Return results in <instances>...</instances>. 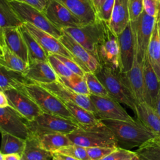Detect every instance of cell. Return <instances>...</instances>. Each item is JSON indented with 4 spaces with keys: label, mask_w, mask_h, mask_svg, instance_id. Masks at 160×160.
<instances>
[{
    "label": "cell",
    "mask_w": 160,
    "mask_h": 160,
    "mask_svg": "<svg viewBox=\"0 0 160 160\" xmlns=\"http://www.w3.org/2000/svg\"><path fill=\"white\" fill-rule=\"evenodd\" d=\"M0 160H21V156L18 154H4L0 152Z\"/></svg>",
    "instance_id": "obj_47"
},
{
    "label": "cell",
    "mask_w": 160,
    "mask_h": 160,
    "mask_svg": "<svg viewBox=\"0 0 160 160\" xmlns=\"http://www.w3.org/2000/svg\"><path fill=\"white\" fill-rule=\"evenodd\" d=\"M32 83L23 72L8 69L0 66V91L15 89L22 90L26 84Z\"/></svg>",
    "instance_id": "obj_25"
},
{
    "label": "cell",
    "mask_w": 160,
    "mask_h": 160,
    "mask_svg": "<svg viewBox=\"0 0 160 160\" xmlns=\"http://www.w3.org/2000/svg\"><path fill=\"white\" fill-rule=\"evenodd\" d=\"M155 19L154 17L148 15L144 11L137 20L130 21L136 42L137 58L140 62H144L147 54Z\"/></svg>",
    "instance_id": "obj_8"
},
{
    "label": "cell",
    "mask_w": 160,
    "mask_h": 160,
    "mask_svg": "<svg viewBox=\"0 0 160 160\" xmlns=\"http://www.w3.org/2000/svg\"><path fill=\"white\" fill-rule=\"evenodd\" d=\"M84 78L86 79L88 88L90 94L99 96H109L108 91L94 72L91 71L86 72H85Z\"/></svg>",
    "instance_id": "obj_36"
},
{
    "label": "cell",
    "mask_w": 160,
    "mask_h": 160,
    "mask_svg": "<svg viewBox=\"0 0 160 160\" xmlns=\"http://www.w3.org/2000/svg\"><path fill=\"white\" fill-rule=\"evenodd\" d=\"M102 21L103 31L96 46V59L100 65L120 70L118 35L112 31L109 23Z\"/></svg>",
    "instance_id": "obj_6"
},
{
    "label": "cell",
    "mask_w": 160,
    "mask_h": 160,
    "mask_svg": "<svg viewBox=\"0 0 160 160\" xmlns=\"http://www.w3.org/2000/svg\"><path fill=\"white\" fill-rule=\"evenodd\" d=\"M0 66L8 69L23 72L28 63L11 51L2 39H0Z\"/></svg>",
    "instance_id": "obj_26"
},
{
    "label": "cell",
    "mask_w": 160,
    "mask_h": 160,
    "mask_svg": "<svg viewBox=\"0 0 160 160\" xmlns=\"http://www.w3.org/2000/svg\"><path fill=\"white\" fill-rule=\"evenodd\" d=\"M147 56L149 61L160 81V41L156 22L148 48Z\"/></svg>",
    "instance_id": "obj_31"
},
{
    "label": "cell",
    "mask_w": 160,
    "mask_h": 160,
    "mask_svg": "<svg viewBox=\"0 0 160 160\" xmlns=\"http://www.w3.org/2000/svg\"><path fill=\"white\" fill-rule=\"evenodd\" d=\"M132 158H126V159H123V160H130Z\"/></svg>",
    "instance_id": "obj_53"
},
{
    "label": "cell",
    "mask_w": 160,
    "mask_h": 160,
    "mask_svg": "<svg viewBox=\"0 0 160 160\" xmlns=\"http://www.w3.org/2000/svg\"><path fill=\"white\" fill-rule=\"evenodd\" d=\"M1 132H7L26 140L31 135L27 121L10 106L0 108Z\"/></svg>",
    "instance_id": "obj_12"
},
{
    "label": "cell",
    "mask_w": 160,
    "mask_h": 160,
    "mask_svg": "<svg viewBox=\"0 0 160 160\" xmlns=\"http://www.w3.org/2000/svg\"><path fill=\"white\" fill-rule=\"evenodd\" d=\"M23 24L9 1L8 0H0V29L20 27Z\"/></svg>",
    "instance_id": "obj_33"
},
{
    "label": "cell",
    "mask_w": 160,
    "mask_h": 160,
    "mask_svg": "<svg viewBox=\"0 0 160 160\" xmlns=\"http://www.w3.org/2000/svg\"><path fill=\"white\" fill-rule=\"evenodd\" d=\"M20 29L28 47L29 62L34 61H48V56L46 52L38 41L28 31L24 24L20 26Z\"/></svg>",
    "instance_id": "obj_29"
},
{
    "label": "cell",
    "mask_w": 160,
    "mask_h": 160,
    "mask_svg": "<svg viewBox=\"0 0 160 160\" xmlns=\"http://www.w3.org/2000/svg\"><path fill=\"white\" fill-rule=\"evenodd\" d=\"M27 124L31 134L34 136L53 133L68 134L78 127V124L71 119L46 112L27 121Z\"/></svg>",
    "instance_id": "obj_5"
},
{
    "label": "cell",
    "mask_w": 160,
    "mask_h": 160,
    "mask_svg": "<svg viewBox=\"0 0 160 160\" xmlns=\"http://www.w3.org/2000/svg\"><path fill=\"white\" fill-rule=\"evenodd\" d=\"M23 73L31 82L38 84H49L58 81V76L48 61H30Z\"/></svg>",
    "instance_id": "obj_18"
},
{
    "label": "cell",
    "mask_w": 160,
    "mask_h": 160,
    "mask_svg": "<svg viewBox=\"0 0 160 160\" xmlns=\"http://www.w3.org/2000/svg\"><path fill=\"white\" fill-rule=\"evenodd\" d=\"M48 62L52 66L56 74L59 77L68 78L75 74L53 54H50L48 56Z\"/></svg>",
    "instance_id": "obj_38"
},
{
    "label": "cell",
    "mask_w": 160,
    "mask_h": 160,
    "mask_svg": "<svg viewBox=\"0 0 160 160\" xmlns=\"http://www.w3.org/2000/svg\"><path fill=\"white\" fill-rule=\"evenodd\" d=\"M155 109L160 116V90L159 92V94L157 96V99H156V106H155Z\"/></svg>",
    "instance_id": "obj_51"
},
{
    "label": "cell",
    "mask_w": 160,
    "mask_h": 160,
    "mask_svg": "<svg viewBox=\"0 0 160 160\" xmlns=\"http://www.w3.org/2000/svg\"><path fill=\"white\" fill-rule=\"evenodd\" d=\"M8 1H16L18 2H21L28 4L37 8L41 12H44V11L49 2V0H8Z\"/></svg>",
    "instance_id": "obj_45"
},
{
    "label": "cell",
    "mask_w": 160,
    "mask_h": 160,
    "mask_svg": "<svg viewBox=\"0 0 160 160\" xmlns=\"http://www.w3.org/2000/svg\"><path fill=\"white\" fill-rule=\"evenodd\" d=\"M86 148L90 160H102L104 158L114 151L117 148L100 146Z\"/></svg>",
    "instance_id": "obj_39"
},
{
    "label": "cell",
    "mask_w": 160,
    "mask_h": 160,
    "mask_svg": "<svg viewBox=\"0 0 160 160\" xmlns=\"http://www.w3.org/2000/svg\"><path fill=\"white\" fill-rule=\"evenodd\" d=\"M144 11L149 16L156 18L160 6V0H143Z\"/></svg>",
    "instance_id": "obj_44"
},
{
    "label": "cell",
    "mask_w": 160,
    "mask_h": 160,
    "mask_svg": "<svg viewBox=\"0 0 160 160\" xmlns=\"http://www.w3.org/2000/svg\"><path fill=\"white\" fill-rule=\"evenodd\" d=\"M135 152L141 160H160V136L148 141Z\"/></svg>",
    "instance_id": "obj_34"
},
{
    "label": "cell",
    "mask_w": 160,
    "mask_h": 160,
    "mask_svg": "<svg viewBox=\"0 0 160 160\" xmlns=\"http://www.w3.org/2000/svg\"><path fill=\"white\" fill-rule=\"evenodd\" d=\"M26 146V140L7 132H1V146L0 152L18 154L22 156Z\"/></svg>",
    "instance_id": "obj_32"
},
{
    "label": "cell",
    "mask_w": 160,
    "mask_h": 160,
    "mask_svg": "<svg viewBox=\"0 0 160 160\" xmlns=\"http://www.w3.org/2000/svg\"><path fill=\"white\" fill-rule=\"evenodd\" d=\"M75 144L84 147H118V142L111 131L101 120L96 124L82 125L67 134Z\"/></svg>",
    "instance_id": "obj_3"
},
{
    "label": "cell",
    "mask_w": 160,
    "mask_h": 160,
    "mask_svg": "<svg viewBox=\"0 0 160 160\" xmlns=\"http://www.w3.org/2000/svg\"><path fill=\"white\" fill-rule=\"evenodd\" d=\"M69 112L71 114L74 121L79 124L91 125L100 121L96 116L85 108L68 101H62Z\"/></svg>",
    "instance_id": "obj_30"
},
{
    "label": "cell",
    "mask_w": 160,
    "mask_h": 160,
    "mask_svg": "<svg viewBox=\"0 0 160 160\" xmlns=\"http://www.w3.org/2000/svg\"><path fill=\"white\" fill-rule=\"evenodd\" d=\"M9 106L27 121L35 119L43 112L38 104L22 91L12 89L4 91Z\"/></svg>",
    "instance_id": "obj_11"
},
{
    "label": "cell",
    "mask_w": 160,
    "mask_h": 160,
    "mask_svg": "<svg viewBox=\"0 0 160 160\" xmlns=\"http://www.w3.org/2000/svg\"><path fill=\"white\" fill-rule=\"evenodd\" d=\"M155 19H156V22L157 24V27H158V34H159V41H160V6H159L158 12Z\"/></svg>",
    "instance_id": "obj_50"
},
{
    "label": "cell",
    "mask_w": 160,
    "mask_h": 160,
    "mask_svg": "<svg viewBox=\"0 0 160 160\" xmlns=\"http://www.w3.org/2000/svg\"><path fill=\"white\" fill-rule=\"evenodd\" d=\"M52 159L55 160H79L72 156L56 152L52 153Z\"/></svg>",
    "instance_id": "obj_46"
},
{
    "label": "cell",
    "mask_w": 160,
    "mask_h": 160,
    "mask_svg": "<svg viewBox=\"0 0 160 160\" xmlns=\"http://www.w3.org/2000/svg\"><path fill=\"white\" fill-rule=\"evenodd\" d=\"M59 40L73 55L76 62L86 72H94L98 69L100 64L95 57L68 34L63 31Z\"/></svg>",
    "instance_id": "obj_14"
},
{
    "label": "cell",
    "mask_w": 160,
    "mask_h": 160,
    "mask_svg": "<svg viewBox=\"0 0 160 160\" xmlns=\"http://www.w3.org/2000/svg\"><path fill=\"white\" fill-rule=\"evenodd\" d=\"M9 106V103L7 96L2 91H0V108H4Z\"/></svg>",
    "instance_id": "obj_48"
},
{
    "label": "cell",
    "mask_w": 160,
    "mask_h": 160,
    "mask_svg": "<svg viewBox=\"0 0 160 160\" xmlns=\"http://www.w3.org/2000/svg\"><path fill=\"white\" fill-rule=\"evenodd\" d=\"M128 9L129 21L137 20L144 11L143 0H128Z\"/></svg>",
    "instance_id": "obj_40"
},
{
    "label": "cell",
    "mask_w": 160,
    "mask_h": 160,
    "mask_svg": "<svg viewBox=\"0 0 160 160\" xmlns=\"http://www.w3.org/2000/svg\"><path fill=\"white\" fill-rule=\"evenodd\" d=\"M96 109V116L100 120L115 119L132 121L134 119L120 105V102L111 96L89 95Z\"/></svg>",
    "instance_id": "obj_10"
},
{
    "label": "cell",
    "mask_w": 160,
    "mask_h": 160,
    "mask_svg": "<svg viewBox=\"0 0 160 160\" xmlns=\"http://www.w3.org/2000/svg\"><path fill=\"white\" fill-rule=\"evenodd\" d=\"M43 13L52 24L61 30L65 28L84 26L77 17L56 0H49Z\"/></svg>",
    "instance_id": "obj_13"
},
{
    "label": "cell",
    "mask_w": 160,
    "mask_h": 160,
    "mask_svg": "<svg viewBox=\"0 0 160 160\" xmlns=\"http://www.w3.org/2000/svg\"><path fill=\"white\" fill-rule=\"evenodd\" d=\"M0 39L14 54L29 63L28 49L20 27H9L0 29Z\"/></svg>",
    "instance_id": "obj_19"
},
{
    "label": "cell",
    "mask_w": 160,
    "mask_h": 160,
    "mask_svg": "<svg viewBox=\"0 0 160 160\" xmlns=\"http://www.w3.org/2000/svg\"><path fill=\"white\" fill-rule=\"evenodd\" d=\"M54 56L58 58L60 61H61L74 73L81 76H84L86 72L85 71L76 61L63 56L58 54H55Z\"/></svg>",
    "instance_id": "obj_43"
},
{
    "label": "cell",
    "mask_w": 160,
    "mask_h": 160,
    "mask_svg": "<svg viewBox=\"0 0 160 160\" xmlns=\"http://www.w3.org/2000/svg\"><path fill=\"white\" fill-rule=\"evenodd\" d=\"M56 152L69 155L79 160H90L86 148L75 144L63 147L56 151Z\"/></svg>",
    "instance_id": "obj_37"
},
{
    "label": "cell",
    "mask_w": 160,
    "mask_h": 160,
    "mask_svg": "<svg viewBox=\"0 0 160 160\" xmlns=\"http://www.w3.org/2000/svg\"><path fill=\"white\" fill-rule=\"evenodd\" d=\"M86 1H89L90 2V0H86Z\"/></svg>",
    "instance_id": "obj_54"
},
{
    "label": "cell",
    "mask_w": 160,
    "mask_h": 160,
    "mask_svg": "<svg viewBox=\"0 0 160 160\" xmlns=\"http://www.w3.org/2000/svg\"><path fill=\"white\" fill-rule=\"evenodd\" d=\"M94 73L111 97L119 102L126 105L136 114L138 103L124 73L120 70L102 65L99 66Z\"/></svg>",
    "instance_id": "obj_2"
},
{
    "label": "cell",
    "mask_w": 160,
    "mask_h": 160,
    "mask_svg": "<svg viewBox=\"0 0 160 160\" xmlns=\"http://www.w3.org/2000/svg\"><path fill=\"white\" fill-rule=\"evenodd\" d=\"M139 120L147 128L160 136V116L156 110L145 102L138 104L135 114Z\"/></svg>",
    "instance_id": "obj_24"
},
{
    "label": "cell",
    "mask_w": 160,
    "mask_h": 160,
    "mask_svg": "<svg viewBox=\"0 0 160 160\" xmlns=\"http://www.w3.org/2000/svg\"><path fill=\"white\" fill-rule=\"evenodd\" d=\"M118 38L120 71L127 73L132 68L136 53V42L130 22L124 31L118 35Z\"/></svg>",
    "instance_id": "obj_15"
},
{
    "label": "cell",
    "mask_w": 160,
    "mask_h": 160,
    "mask_svg": "<svg viewBox=\"0 0 160 160\" xmlns=\"http://www.w3.org/2000/svg\"><path fill=\"white\" fill-rule=\"evenodd\" d=\"M129 22L128 0H115L109 23L111 29L116 34L119 35Z\"/></svg>",
    "instance_id": "obj_23"
},
{
    "label": "cell",
    "mask_w": 160,
    "mask_h": 160,
    "mask_svg": "<svg viewBox=\"0 0 160 160\" xmlns=\"http://www.w3.org/2000/svg\"><path fill=\"white\" fill-rule=\"evenodd\" d=\"M65 6L84 25L96 22L99 18L97 16L91 2L86 0H56Z\"/></svg>",
    "instance_id": "obj_22"
},
{
    "label": "cell",
    "mask_w": 160,
    "mask_h": 160,
    "mask_svg": "<svg viewBox=\"0 0 160 160\" xmlns=\"http://www.w3.org/2000/svg\"><path fill=\"white\" fill-rule=\"evenodd\" d=\"M102 122L111 131L116 138L118 147L131 149L140 147L158 136L139 120L132 121L104 119Z\"/></svg>",
    "instance_id": "obj_1"
},
{
    "label": "cell",
    "mask_w": 160,
    "mask_h": 160,
    "mask_svg": "<svg viewBox=\"0 0 160 160\" xmlns=\"http://www.w3.org/2000/svg\"><path fill=\"white\" fill-rule=\"evenodd\" d=\"M52 160H55V159H52Z\"/></svg>",
    "instance_id": "obj_55"
},
{
    "label": "cell",
    "mask_w": 160,
    "mask_h": 160,
    "mask_svg": "<svg viewBox=\"0 0 160 160\" xmlns=\"http://www.w3.org/2000/svg\"><path fill=\"white\" fill-rule=\"evenodd\" d=\"M35 137L38 138L43 149L52 153L63 147L74 144L68 135L64 134H46Z\"/></svg>",
    "instance_id": "obj_28"
},
{
    "label": "cell",
    "mask_w": 160,
    "mask_h": 160,
    "mask_svg": "<svg viewBox=\"0 0 160 160\" xmlns=\"http://www.w3.org/2000/svg\"><path fill=\"white\" fill-rule=\"evenodd\" d=\"M136 154L135 151L118 147L102 160H123L128 158H132Z\"/></svg>",
    "instance_id": "obj_41"
},
{
    "label": "cell",
    "mask_w": 160,
    "mask_h": 160,
    "mask_svg": "<svg viewBox=\"0 0 160 160\" xmlns=\"http://www.w3.org/2000/svg\"><path fill=\"white\" fill-rule=\"evenodd\" d=\"M21 91L32 99L43 112L74 121L71 114L64 102L41 85L36 83H29L26 84Z\"/></svg>",
    "instance_id": "obj_4"
},
{
    "label": "cell",
    "mask_w": 160,
    "mask_h": 160,
    "mask_svg": "<svg viewBox=\"0 0 160 160\" xmlns=\"http://www.w3.org/2000/svg\"><path fill=\"white\" fill-rule=\"evenodd\" d=\"M124 74L137 103L144 102L143 62H140L138 61L136 53L131 69L129 72Z\"/></svg>",
    "instance_id": "obj_21"
},
{
    "label": "cell",
    "mask_w": 160,
    "mask_h": 160,
    "mask_svg": "<svg viewBox=\"0 0 160 160\" xmlns=\"http://www.w3.org/2000/svg\"><path fill=\"white\" fill-rule=\"evenodd\" d=\"M130 160H141V159L139 158L138 155L137 154H136Z\"/></svg>",
    "instance_id": "obj_52"
},
{
    "label": "cell",
    "mask_w": 160,
    "mask_h": 160,
    "mask_svg": "<svg viewBox=\"0 0 160 160\" xmlns=\"http://www.w3.org/2000/svg\"><path fill=\"white\" fill-rule=\"evenodd\" d=\"M58 81L76 92L81 94L90 95L84 76H81L76 74H74L72 76L68 78L58 76Z\"/></svg>",
    "instance_id": "obj_35"
},
{
    "label": "cell",
    "mask_w": 160,
    "mask_h": 160,
    "mask_svg": "<svg viewBox=\"0 0 160 160\" xmlns=\"http://www.w3.org/2000/svg\"><path fill=\"white\" fill-rule=\"evenodd\" d=\"M105 0H90L91 4L94 8L97 16L100 10V8L102 4V3L104 2Z\"/></svg>",
    "instance_id": "obj_49"
},
{
    "label": "cell",
    "mask_w": 160,
    "mask_h": 160,
    "mask_svg": "<svg viewBox=\"0 0 160 160\" xmlns=\"http://www.w3.org/2000/svg\"><path fill=\"white\" fill-rule=\"evenodd\" d=\"M71 36L96 59V46L103 31V23L99 19L92 24L78 28H65L61 29Z\"/></svg>",
    "instance_id": "obj_9"
},
{
    "label": "cell",
    "mask_w": 160,
    "mask_h": 160,
    "mask_svg": "<svg viewBox=\"0 0 160 160\" xmlns=\"http://www.w3.org/2000/svg\"><path fill=\"white\" fill-rule=\"evenodd\" d=\"M115 0H105L98 14L99 19L109 23Z\"/></svg>",
    "instance_id": "obj_42"
},
{
    "label": "cell",
    "mask_w": 160,
    "mask_h": 160,
    "mask_svg": "<svg viewBox=\"0 0 160 160\" xmlns=\"http://www.w3.org/2000/svg\"><path fill=\"white\" fill-rule=\"evenodd\" d=\"M52 159V152L43 149L39 140L32 135L26 140V146L21 159L23 160H49Z\"/></svg>",
    "instance_id": "obj_27"
},
{
    "label": "cell",
    "mask_w": 160,
    "mask_h": 160,
    "mask_svg": "<svg viewBox=\"0 0 160 160\" xmlns=\"http://www.w3.org/2000/svg\"><path fill=\"white\" fill-rule=\"evenodd\" d=\"M144 102L155 109L157 96L160 90V81L146 54L143 62Z\"/></svg>",
    "instance_id": "obj_20"
},
{
    "label": "cell",
    "mask_w": 160,
    "mask_h": 160,
    "mask_svg": "<svg viewBox=\"0 0 160 160\" xmlns=\"http://www.w3.org/2000/svg\"><path fill=\"white\" fill-rule=\"evenodd\" d=\"M40 85L49 91L61 101L78 104L96 115V109L89 95L76 92L65 87L58 81Z\"/></svg>",
    "instance_id": "obj_17"
},
{
    "label": "cell",
    "mask_w": 160,
    "mask_h": 160,
    "mask_svg": "<svg viewBox=\"0 0 160 160\" xmlns=\"http://www.w3.org/2000/svg\"><path fill=\"white\" fill-rule=\"evenodd\" d=\"M8 1L23 23H29L58 39L63 34V31L52 24L44 14L37 8L21 2Z\"/></svg>",
    "instance_id": "obj_7"
},
{
    "label": "cell",
    "mask_w": 160,
    "mask_h": 160,
    "mask_svg": "<svg viewBox=\"0 0 160 160\" xmlns=\"http://www.w3.org/2000/svg\"><path fill=\"white\" fill-rule=\"evenodd\" d=\"M21 160H23V159H21Z\"/></svg>",
    "instance_id": "obj_56"
},
{
    "label": "cell",
    "mask_w": 160,
    "mask_h": 160,
    "mask_svg": "<svg viewBox=\"0 0 160 160\" xmlns=\"http://www.w3.org/2000/svg\"><path fill=\"white\" fill-rule=\"evenodd\" d=\"M24 25L30 34L41 44L48 56L50 54H58L65 56L76 61L73 55L58 39L29 23L25 22Z\"/></svg>",
    "instance_id": "obj_16"
}]
</instances>
